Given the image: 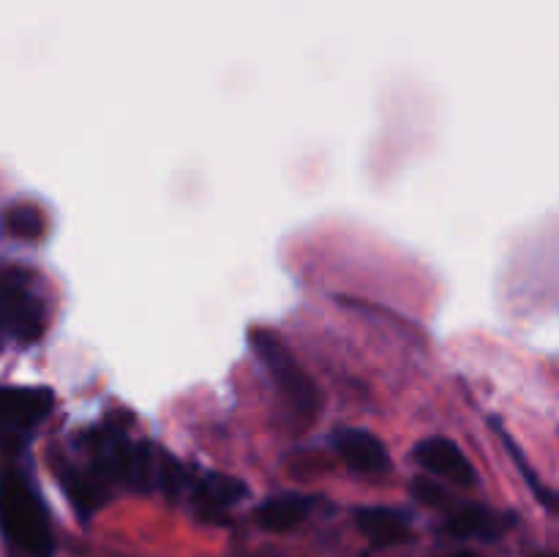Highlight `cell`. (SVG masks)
Segmentation results:
<instances>
[{"label": "cell", "mask_w": 559, "mask_h": 557, "mask_svg": "<svg viewBox=\"0 0 559 557\" xmlns=\"http://www.w3.org/2000/svg\"><path fill=\"white\" fill-rule=\"evenodd\" d=\"M0 533L31 557H52L55 535L41 497L25 473L0 470Z\"/></svg>", "instance_id": "cell-1"}, {"label": "cell", "mask_w": 559, "mask_h": 557, "mask_svg": "<svg viewBox=\"0 0 559 557\" xmlns=\"http://www.w3.org/2000/svg\"><path fill=\"white\" fill-rule=\"evenodd\" d=\"M249 344L251 349H254L257 358L265 364L267 375L273 377V382H276L278 391L284 393V399L293 404L295 413H314L317 402H320L314 382H311V377L300 369L298 360L293 358L289 347L284 344V339L278 336V333L267 331V328H251Z\"/></svg>", "instance_id": "cell-2"}, {"label": "cell", "mask_w": 559, "mask_h": 557, "mask_svg": "<svg viewBox=\"0 0 559 557\" xmlns=\"http://www.w3.org/2000/svg\"><path fill=\"white\" fill-rule=\"evenodd\" d=\"M47 328V304L33 289L31 276L16 268H0V331L22 344L41 339Z\"/></svg>", "instance_id": "cell-3"}, {"label": "cell", "mask_w": 559, "mask_h": 557, "mask_svg": "<svg viewBox=\"0 0 559 557\" xmlns=\"http://www.w3.org/2000/svg\"><path fill=\"white\" fill-rule=\"evenodd\" d=\"M52 410L55 393L49 388L0 386V446L16 451Z\"/></svg>", "instance_id": "cell-4"}, {"label": "cell", "mask_w": 559, "mask_h": 557, "mask_svg": "<svg viewBox=\"0 0 559 557\" xmlns=\"http://www.w3.org/2000/svg\"><path fill=\"white\" fill-rule=\"evenodd\" d=\"M415 462L426 470V473H435L440 478L451 481L456 486H475L478 484V473H475L473 462L467 459V453L456 446L448 437H426L415 446Z\"/></svg>", "instance_id": "cell-5"}, {"label": "cell", "mask_w": 559, "mask_h": 557, "mask_svg": "<svg viewBox=\"0 0 559 557\" xmlns=\"http://www.w3.org/2000/svg\"><path fill=\"white\" fill-rule=\"evenodd\" d=\"M333 448L353 473H385L388 464H391L388 448L382 446L380 437L366 429H338L333 435Z\"/></svg>", "instance_id": "cell-6"}, {"label": "cell", "mask_w": 559, "mask_h": 557, "mask_svg": "<svg viewBox=\"0 0 559 557\" xmlns=\"http://www.w3.org/2000/svg\"><path fill=\"white\" fill-rule=\"evenodd\" d=\"M355 522H358L360 533H364L374 546H399L407 544V541L413 538L409 517L407 513L396 511V508H358V511H355Z\"/></svg>", "instance_id": "cell-7"}, {"label": "cell", "mask_w": 559, "mask_h": 557, "mask_svg": "<svg viewBox=\"0 0 559 557\" xmlns=\"http://www.w3.org/2000/svg\"><path fill=\"white\" fill-rule=\"evenodd\" d=\"M513 524V517L497 513L486 506H464L445 522V533L451 538H475L495 541Z\"/></svg>", "instance_id": "cell-8"}, {"label": "cell", "mask_w": 559, "mask_h": 557, "mask_svg": "<svg viewBox=\"0 0 559 557\" xmlns=\"http://www.w3.org/2000/svg\"><path fill=\"white\" fill-rule=\"evenodd\" d=\"M191 495L202 511H227L249 497V486L227 473H202L191 481Z\"/></svg>", "instance_id": "cell-9"}, {"label": "cell", "mask_w": 559, "mask_h": 557, "mask_svg": "<svg viewBox=\"0 0 559 557\" xmlns=\"http://www.w3.org/2000/svg\"><path fill=\"white\" fill-rule=\"evenodd\" d=\"M311 508H314V497L309 495L289 491V495L271 497V500L257 508V524L267 533H287V530L298 528L309 517Z\"/></svg>", "instance_id": "cell-10"}, {"label": "cell", "mask_w": 559, "mask_h": 557, "mask_svg": "<svg viewBox=\"0 0 559 557\" xmlns=\"http://www.w3.org/2000/svg\"><path fill=\"white\" fill-rule=\"evenodd\" d=\"M60 484H63L74 511L85 519L93 511H98L104 506V500H107V484L93 470L63 467L60 470Z\"/></svg>", "instance_id": "cell-11"}, {"label": "cell", "mask_w": 559, "mask_h": 557, "mask_svg": "<svg viewBox=\"0 0 559 557\" xmlns=\"http://www.w3.org/2000/svg\"><path fill=\"white\" fill-rule=\"evenodd\" d=\"M0 229L22 244H38L47 233V216L33 202H14L0 213Z\"/></svg>", "instance_id": "cell-12"}, {"label": "cell", "mask_w": 559, "mask_h": 557, "mask_svg": "<svg viewBox=\"0 0 559 557\" xmlns=\"http://www.w3.org/2000/svg\"><path fill=\"white\" fill-rule=\"evenodd\" d=\"M413 495L415 500L424 502L429 508H445L448 506V491L431 478H415L413 481Z\"/></svg>", "instance_id": "cell-13"}, {"label": "cell", "mask_w": 559, "mask_h": 557, "mask_svg": "<svg viewBox=\"0 0 559 557\" xmlns=\"http://www.w3.org/2000/svg\"><path fill=\"white\" fill-rule=\"evenodd\" d=\"M445 557H478V555H473V552H453V555H445Z\"/></svg>", "instance_id": "cell-14"}, {"label": "cell", "mask_w": 559, "mask_h": 557, "mask_svg": "<svg viewBox=\"0 0 559 557\" xmlns=\"http://www.w3.org/2000/svg\"><path fill=\"white\" fill-rule=\"evenodd\" d=\"M540 557H549V555H540Z\"/></svg>", "instance_id": "cell-15"}]
</instances>
